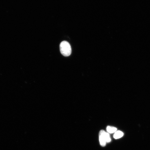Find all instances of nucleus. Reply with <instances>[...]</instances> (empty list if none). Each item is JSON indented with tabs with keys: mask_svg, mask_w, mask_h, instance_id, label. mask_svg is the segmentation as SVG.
Listing matches in <instances>:
<instances>
[{
	"mask_svg": "<svg viewBox=\"0 0 150 150\" xmlns=\"http://www.w3.org/2000/svg\"><path fill=\"white\" fill-rule=\"evenodd\" d=\"M59 47L62 55L66 57L70 55L72 49L70 44L68 42L65 41H63L60 45Z\"/></svg>",
	"mask_w": 150,
	"mask_h": 150,
	"instance_id": "f257e3e1",
	"label": "nucleus"
},
{
	"mask_svg": "<svg viewBox=\"0 0 150 150\" xmlns=\"http://www.w3.org/2000/svg\"><path fill=\"white\" fill-rule=\"evenodd\" d=\"M105 138L106 143H109V142H111V138L110 137L109 134L108 132H106Z\"/></svg>",
	"mask_w": 150,
	"mask_h": 150,
	"instance_id": "39448f33",
	"label": "nucleus"
},
{
	"mask_svg": "<svg viewBox=\"0 0 150 150\" xmlns=\"http://www.w3.org/2000/svg\"><path fill=\"white\" fill-rule=\"evenodd\" d=\"M106 130L109 134H112L117 131V129L116 127L112 126H108L107 127Z\"/></svg>",
	"mask_w": 150,
	"mask_h": 150,
	"instance_id": "20e7f679",
	"label": "nucleus"
},
{
	"mask_svg": "<svg viewBox=\"0 0 150 150\" xmlns=\"http://www.w3.org/2000/svg\"><path fill=\"white\" fill-rule=\"evenodd\" d=\"M124 135L123 133L120 131H117L114 133L113 135V137L115 139H118L120 138Z\"/></svg>",
	"mask_w": 150,
	"mask_h": 150,
	"instance_id": "7ed1b4c3",
	"label": "nucleus"
},
{
	"mask_svg": "<svg viewBox=\"0 0 150 150\" xmlns=\"http://www.w3.org/2000/svg\"><path fill=\"white\" fill-rule=\"evenodd\" d=\"M106 132L104 130H101L99 132V137L100 145L102 147H105L106 145L105 138Z\"/></svg>",
	"mask_w": 150,
	"mask_h": 150,
	"instance_id": "f03ea898",
	"label": "nucleus"
}]
</instances>
